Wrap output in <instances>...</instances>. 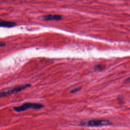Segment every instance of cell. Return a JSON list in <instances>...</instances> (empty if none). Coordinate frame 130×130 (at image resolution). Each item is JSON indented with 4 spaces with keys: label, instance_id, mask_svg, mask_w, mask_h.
I'll return each mask as SVG.
<instances>
[{
    "label": "cell",
    "instance_id": "cell-1",
    "mask_svg": "<svg viewBox=\"0 0 130 130\" xmlns=\"http://www.w3.org/2000/svg\"><path fill=\"white\" fill-rule=\"evenodd\" d=\"M44 107V105L42 104L27 102L23 103L20 106L13 107V110L17 112H21L28 109H41Z\"/></svg>",
    "mask_w": 130,
    "mask_h": 130
},
{
    "label": "cell",
    "instance_id": "cell-2",
    "mask_svg": "<svg viewBox=\"0 0 130 130\" xmlns=\"http://www.w3.org/2000/svg\"><path fill=\"white\" fill-rule=\"evenodd\" d=\"M112 124L110 121L107 120H92L85 122H81L80 125L91 127H100Z\"/></svg>",
    "mask_w": 130,
    "mask_h": 130
},
{
    "label": "cell",
    "instance_id": "cell-3",
    "mask_svg": "<svg viewBox=\"0 0 130 130\" xmlns=\"http://www.w3.org/2000/svg\"><path fill=\"white\" fill-rule=\"evenodd\" d=\"M31 86V85L30 84H25L18 86H16V87H14L12 89L8 90V91H4L1 92V93H0V97H1V98H3L4 97L11 95L12 94H14V93H18L23 91V90L25 89H26L27 88L30 87Z\"/></svg>",
    "mask_w": 130,
    "mask_h": 130
},
{
    "label": "cell",
    "instance_id": "cell-4",
    "mask_svg": "<svg viewBox=\"0 0 130 130\" xmlns=\"http://www.w3.org/2000/svg\"><path fill=\"white\" fill-rule=\"evenodd\" d=\"M62 19V16L60 15H47L43 17V19L46 21H59Z\"/></svg>",
    "mask_w": 130,
    "mask_h": 130
},
{
    "label": "cell",
    "instance_id": "cell-5",
    "mask_svg": "<svg viewBox=\"0 0 130 130\" xmlns=\"http://www.w3.org/2000/svg\"><path fill=\"white\" fill-rule=\"evenodd\" d=\"M1 27L4 28H12L16 26V23L12 21H7L5 20H2L1 21Z\"/></svg>",
    "mask_w": 130,
    "mask_h": 130
},
{
    "label": "cell",
    "instance_id": "cell-6",
    "mask_svg": "<svg viewBox=\"0 0 130 130\" xmlns=\"http://www.w3.org/2000/svg\"><path fill=\"white\" fill-rule=\"evenodd\" d=\"M104 68H105V66L101 64L97 65L94 67V68H93L94 70L96 71H102L104 69Z\"/></svg>",
    "mask_w": 130,
    "mask_h": 130
},
{
    "label": "cell",
    "instance_id": "cell-7",
    "mask_svg": "<svg viewBox=\"0 0 130 130\" xmlns=\"http://www.w3.org/2000/svg\"><path fill=\"white\" fill-rule=\"evenodd\" d=\"M81 89V87H79V88H75L74 89H73L72 90V91H71V93H77L78 92L80 91V90Z\"/></svg>",
    "mask_w": 130,
    "mask_h": 130
},
{
    "label": "cell",
    "instance_id": "cell-8",
    "mask_svg": "<svg viewBox=\"0 0 130 130\" xmlns=\"http://www.w3.org/2000/svg\"><path fill=\"white\" fill-rule=\"evenodd\" d=\"M5 46V43H3V42H1V43H0V46L1 47H4Z\"/></svg>",
    "mask_w": 130,
    "mask_h": 130
},
{
    "label": "cell",
    "instance_id": "cell-9",
    "mask_svg": "<svg viewBox=\"0 0 130 130\" xmlns=\"http://www.w3.org/2000/svg\"><path fill=\"white\" fill-rule=\"evenodd\" d=\"M125 82H130V77L126 79L125 80Z\"/></svg>",
    "mask_w": 130,
    "mask_h": 130
}]
</instances>
